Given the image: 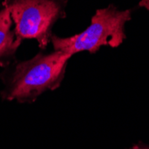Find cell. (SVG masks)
I'll return each instance as SVG.
<instances>
[{
	"mask_svg": "<svg viewBox=\"0 0 149 149\" xmlns=\"http://www.w3.org/2000/svg\"><path fill=\"white\" fill-rule=\"evenodd\" d=\"M131 149H149V146H146V145H136V146H134Z\"/></svg>",
	"mask_w": 149,
	"mask_h": 149,
	"instance_id": "8992f818",
	"label": "cell"
},
{
	"mask_svg": "<svg viewBox=\"0 0 149 149\" xmlns=\"http://www.w3.org/2000/svg\"><path fill=\"white\" fill-rule=\"evenodd\" d=\"M12 18L9 10L2 5L0 8V65L5 67L15 54L22 41L11 31Z\"/></svg>",
	"mask_w": 149,
	"mask_h": 149,
	"instance_id": "277c9868",
	"label": "cell"
},
{
	"mask_svg": "<svg viewBox=\"0 0 149 149\" xmlns=\"http://www.w3.org/2000/svg\"><path fill=\"white\" fill-rule=\"evenodd\" d=\"M65 0H5L15 24L16 38L22 41L33 38L41 48H46L51 38L52 27L65 15Z\"/></svg>",
	"mask_w": 149,
	"mask_h": 149,
	"instance_id": "3957f363",
	"label": "cell"
},
{
	"mask_svg": "<svg viewBox=\"0 0 149 149\" xmlns=\"http://www.w3.org/2000/svg\"><path fill=\"white\" fill-rule=\"evenodd\" d=\"M130 20V10L120 11L113 6L97 10L83 32L70 38L52 36L54 48L72 56L81 51L96 53L103 46L117 47L125 38L124 27Z\"/></svg>",
	"mask_w": 149,
	"mask_h": 149,
	"instance_id": "7a4b0ae2",
	"label": "cell"
},
{
	"mask_svg": "<svg viewBox=\"0 0 149 149\" xmlns=\"http://www.w3.org/2000/svg\"><path fill=\"white\" fill-rule=\"evenodd\" d=\"M72 56L61 51L44 55L42 53L30 60L20 62L4 72V100L18 103H33L41 94L57 88Z\"/></svg>",
	"mask_w": 149,
	"mask_h": 149,
	"instance_id": "6da1fadb",
	"label": "cell"
},
{
	"mask_svg": "<svg viewBox=\"0 0 149 149\" xmlns=\"http://www.w3.org/2000/svg\"><path fill=\"white\" fill-rule=\"evenodd\" d=\"M139 6L149 10V0H141L139 2Z\"/></svg>",
	"mask_w": 149,
	"mask_h": 149,
	"instance_id": "5b68a950",
	"label": "cell"
}]
</instances>
